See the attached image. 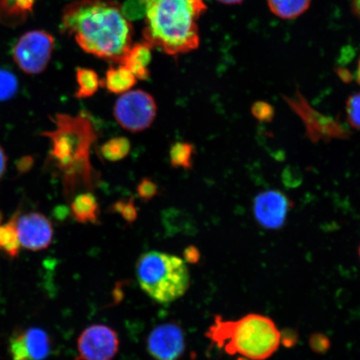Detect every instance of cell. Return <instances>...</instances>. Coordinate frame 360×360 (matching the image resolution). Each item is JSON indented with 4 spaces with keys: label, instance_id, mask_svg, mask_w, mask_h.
Returning <instances> with one entry per match:
<instances>
[{
    "label": "cell",
    "instance_id": "6da1fadb",
    "mask_svg": "<svg viewBox=\"0 0 360 360\" xmlns=\"http://www.w3.org/2000/svg\"><path fill=\"white\" fill-rule=\"evenodd\" d=\"M62 32L84 51L120 64L132 46L133 27L122 6L111 0H77L64 8Z\"/></svg>",
    "mask_w": 360,
    "mask_h": 360
},
{
    "label": "cell",
    "instance_id": "f546056e",
    "mask_svg": "<svg viewBox=\"0 0 360 360\" xmlns=\"http://www.w3.org/2000/svg\"><path fill=\"white\" fill-rule=\"evenodd\" d=\"M184 257L186 262L195 264L200 259V253L196 247L191 245L184 250Z\"/></svg>",
    "mask_w": 360,
    "mask_h": 360
},
{
    "label": "cell",
    "instance_id": "9a60e30c",
    "mask_svg": "<svg viewBox=\"0 0 360 360\" xmlns=\"http://www.w3.org/2000/svg\"><path fill=\"white\" fill-rule=\"evenodd\" d=\"M137 80L127 68L120 65L110 68L101 83L110 93L119 94L130 91Z\"/></svg>",
    "mask_w": 360,
    "mask_h": 360
},
{
    "label": "cell",
    "instance_id": "cb8c5ba5",
    "mask_svg": "<svg viewBox=\"0 0 360 360\" xmlns=\"http://www.w3.org/2000/svg\"><path fill=\"white\" fill-rule=\"evenodd\" d=\"M112 212L121 215L126 222L133 224L138 218V210L133 197L127 201L119 200L111 207Z\"/></svg>",
    "mask_w": 360,
    "mask_h": 360
},
{
    "label": "cell",
    "instance_id": "83f0119b",
    "mask_svg": "<svg viewBox=\"0 0 360 360\" xmlns=\"http://www.w3.org/2000/svg\"><path fill=\"white\" fill-rule=\"evenodd\" d=\"M252 114L256 119L263 122H268L274 118V108L269 105L268 103L259 101L254 103L252 107Z\"/></svg>",
    "mask_w": 360,
    "mask_h": 360
},
{
    "label": "cell",
    "instance_id": "603a6c76",
    "mask_svg": "<svg viewBox=\"0 0 360 360\" xmlns=\"http://www.w3.org/2000/svg\"><path fill=\"white\" fill-rule=\"evenodd\" d=\"M19 82L11 71L0 69V101L11 100L15 96Z\"/></svg>",
    "mask_w": 360,
    "mask_h": 360
},
{
    "label": "cell",
    "instance_id": "5b68a950",
    "mask_svg": "<svg viewBox=\"0 0 360 360\" xmlns=\"http://www.w3.org/2000/svg\"><path fill=\"white\" fill-rule=\"evenodd\" d=\"M136 276L141 289L160 304H169L187 292L191 283L186 262L177 256L160 251L147 252L136 264Z\"/></svg>",
    "mask_w": 360,
    "mask_h": 360
},
{
    "label": "cell",
    "instance_id": "ba28073f",
    "mask_svg": "<svg viewBox=\"0 0 360 360\" xmlns=\"http://www.w3.org/2000/svg\"><path fill=\"white\" fill-rule=\"evenodd\" d=\"M77 345L79 360H111L118 352L120 340L111 328L94 325L85 328Z\"/></svg>",
    "mask_w": 360,
    "mask_h": 360
},
{
    "label": "cell",
    "instance_id": "e575fe53",
    "mask_svg": "<svg viewBox=\"0 0 360 360\" xmlns=\"http://www.w3.org/2000/svg\"><path fill=\"white\" fill-rule=\"evenodd\" d=\"M3 220H4V216H3L1 211H0V225L2 224Z\"/></svg>",
    "mask_w": 360,
    "mask_h": 360
},
{
    "label": "cell",
    "instance_id": "f1b7e54d",
    "mask_svg": "<svg viewBox=\"0 0 360 360\" xmlns=\"http://www.w3.org/2000/svg\"><path fill=\"white\" fill-rule=\"evenodd\" d=\"M310 347L316 353H326L330 348V340L326 335L314 334L309 339Z\"/></svg>",
    "mask_w": 360,
    "mask_h": 360
},
{
    "label": "cell",
    "instance_id": "4316f807",
    "mask_svg": "<svg viewBox=\"0 0 360 360\" xmlns=\"http://www.w3.org/2000/svg\"><path fill=\"white\" fill-rule=\"evenodd\" d=\"M136 192L139 199L148 202L154 199L159 193V188L154 180L150 178H143L138 184Z\"/></svg>",
    "mask_w": 360,
    "mask_h": 360
},
{
    "label": "cell",
    "instance_id": "d6986e66",
    "mask_svg": "<svg viewBox=\"0 0 360 360\" xmlns=\"http://www.w3.org/2000/svg\"><path fill=\"white\" fill-rule=\"evenodd\" d=\"M78 89L75 97L78 98H89L98 91L101 80L96 71L84 68H79L76 72Z\"/></svg>",
    "mask_w": 360,
    "mask_h": 360
},
{
    "label": "cell",
    "instance_id": "2e32d148",
    "mask_svg": "<svg viewBox=\"0 0 360 360\" xmlns=\"http://www.w3.org/2000/svg\"><path fill=\"white\" fill-rule=\"evenodd\" d=\"M25 340L31 360H45L49 357L51 341L42 328H28L25 330Z\"/></svg>",
    "mask_w": 360,
    "mask_h": 360
},
{
    "label": "cell",
    "instance_id": "4fadbf2b",
    "mask_svg": "<svg viewBox=\"0 0 360 360\" xmlns=\"http://www.w3.org/2000/svg\"><path fill=\"white\" fill-rule=\"evenodd\" d=\"M36 0H0V22L7 26L24 24L34 13Z\"/></svg>",
    "mask_w": 360,
    "mask_h": 360
},
{
    "label": "cell",
    "instance_id": "e0dca14e",
    "mask_svg": "<svg viewBox=\"0 0 360 360\" xmlns=\"http://www.w3.org/2000/svg\"><path fill=\"white\" fill-rule=\"evenodd\" d=\"M19 214L15 213L8 223L0 225V250L13 259L20 254L21 246L16 226Z\"/></svg>",
    "mask_w": 360,
    "mask_h": 360
},
{
    "label": "cell",
    "instance_id": "52a82bcc",
    "mask_svg": "<svg viewBox=\"0 0 360 360\" xmlns=\"http://www.w3.org/2000/svg\"><path fill=\"white\" fill-rule=\"evenodd\" d=\"M157 105L151 94L141 89L124 93L115 102L114 116L129 132L139 133L150 128L155 120Z\"/></svg>",
    "mask_w": 360,
    "mask_h": 360
},
{
    "label": "cell",
    "instance_id": "836d02e7",
    "mask_svg": "<svg viewBox=\"0 0 360 360\" xmlns=\"http://www.w3.org/2000/svg\"><path fill=\"white\" fill-rule=\"evenodd\" d=\"M355 4H356V8L360 12V0H355Z\"/></svg>",
    "mask_w": 360,
    "mask_h": 360
},
{
    "label": "cell",
    "instance_id": "7a4b0ae2",
    "mask_svg": "<svg viewBox=\"0 0 360 360\" xmlns=\"http://www.w3.org/2000/svg\"><path fill=\"white\" fill-rule=\"evenodd\" d=\"M56 129L43 134L51 141V160L60 171L67 195L79 186L91 188L94 171L90 164V150L97 133L85 112L78 115L58 114L53 119Z\"/></svg>",
    "mask_w": 360,
    "mask_h": 360
},
{
    "label": "cell",
    "instance_id": "7c38bea8",
    "mask_svg": "<svg viewBox=\"0 0 360 360\" xmlns=\"http://www.w3.org/2000/svg\"><path fill=\"white\" fill-rule=\"evenodd\" d=\"M151 49L145 41L132 45L120 65L127 68L137 79L147 80L150 75L148 66L152 60Z\"/></svg>",
    "mask_w": 360,
    "mask_h": 360
},
{
    "label": "cell",
    "instance_id": "484cf974",
    "mask_svg": "<svg viewBox=\"0 0 360 360\" xmlns=\"http://www.w3.org/2000/svg\"><path fill=\"white\" fill-rule=\"evenodd\" d=\"M346 114L349 124L360 130V93L353 94L346 103Z\"/></svg>",
    "mask_w": 360,
    "mask_h": 360
},
{
    "label": "cell",
    "instance_id": "8992f818",
    "mask_svg": "<svg viewBox=\"0 0 360 360\" xmlns=\"http://www.w3.org/2000/svg\"><path fill=\"white\" fill-rule=\"evenodd\" d=\"M55 49V38L44 30L22 34L13 48L15 64L27 75H39L46 70Z\"/></svg>",
    "mask_w": 360,
    "mask_h": 360
},
{
    "label": "cell",
    "instance_id": "7402d4cb",
    "mask_svg": "<svg viewBox=\"0 0 360 360\" xmlns=\"http://www.w3.org/2000/svg\"><path fill=\"white\" fill-rule=\"evenodd\" d=\"M10 353L13 360H31L25 340V330L17 328L10 340Z\"/></svg>",
    "mask_w": 360,
    "mask_h": 360
},
{
    "label": "cell",
    "instance_id": "30bf717a",
    "mask_svg": "<svg viewBox=\"0 0 360 360\" xmlns=\"http://www.w3.org/2000/svg\"><path fill=\"white\" fill-rule=\"evenodd\" d=\"M16 226L20 245L25 249L39 251L51 245L53 229L46 216L37 212L19 214Z\"/></svg>",
    "mask_w": 360,
    "mask_h": 360
},
{
    "label": "cell",
    "instance_id": "3957f363",
    "mask_svg": "<svg viewBox=\"0 0 360 360\" xmlns=\"http://www.w3.org/2000/svg\"><path fill=\"white\" fill-rule=\"evenodd\" d=\"M207 11L204 0H148L145 42L176 56L200 45L197 22Z\"/></svg>",
    "mask_w": 360,
    "mask_h": 360
},
{
    "label": "cell",
    "instance_id": "8fae6325",
    "mask_svg": "<svg viewBox=\"0 0 360 360\" xmlns=\"http://www.w3.org/2000/svg\"><path fill=\"white\" fill-rule=\"evenodd\" d=\"M290 207V200L282 192L268 191L255 197L254 213L261 226L277 229L285 224Z\"/></svg>",
    "mask_w": 360,
    "mask_h": 360
},
{
    "label": "cell",
    "instance_id": "44dd1931",
    "mask_svg": "<svg viewBox=\"0 0 360 360\" xmlns=\"http://www.w3.org/2000/svg\"><path fill=\"white\" fill-rule=\"evenodd\" d=\"M195 148L191 143L176 142L170 148V164L174 168L191 169Z\"/></svg>",
    "mask_w": 360,
    "mask_h": 360
},
{
    "label": "cell",
    "instance_id": "ac0fdd59",
    "mask_svg": "<svg viewBox=\"0 0 360 360\" xmlns=\"http://www.w3.org/2000/svg\"><path fill=\"white\" fill-rule=\"evenodd\" d=\"M269 10L283 20H292L308 10L311 0H267Z\"/></svg>",
    "mask_w": 360,
    "mask_h": 360
},
{
    "label": "cell",
    "instance_id": "ffe728a7",
    "mask_svg": "<svg viewBox=\"0 0 360 360\" xmlns=\"http://www.w3.org/2000/svg\"><path fill=\"white\" fill-rule=\"evenodd\" d=\"M131 150V143L126 137H115L103 143L101 148V155L110 162L123 160Z\"/></svg>",
    "mask_w": 360,
    "mask_h": 360
},
{
    "label": "cell",
    "instance_id": "277c9868",
    "mask_svg": "<svg viewBox=\"0 0 360 360\" xmlns=\"http://www.w3.org/2000/svg\"><path fill=\"white\" fill-rule=\"evenodd\" d=\"M206 336L225 353L250 360L269 358L281 342V332L272 319L256 314L237 321L216 316Z\"/></svg>",
    "mask_w": 360,
    "mask_h": 360
},
{
    "label": "cell",
    "instance_id": "d6a6232c",
    "mask_svg": "<svg viewBox=\"0 0 360 360\" xmlns=\"http://www.w3.org/2000/svg\"><path fill=\"white\" fill-rule=\"evenodd\" d=\"M355 79H356L357 83L360 84V58L358 62L356 71H355Z\"/></svg>",
    "mask_w": 360,
    "mask_h": 360
},
{
    "label": "cell",
    "instance_id": "d590c367",
    "mask_svg": "<svg viewBox=\"0 0 360 360\" xmlns=\"http://www.w3.org/2000/svg\"><path fill=\"white\" fill-rule=\"evenodd\" d=\"M359 258H360V246H359Z\"/></svg>",
    "mask_w": 360,
    "mask_h": 360
},
{
    "label": "cell",
    "instance_id": "d4e9b609",
    "mask_svg": "<svg viewBox=\"0 0 360 360\" xmlns=\"http://www.w3.org/2000/svg\"><path fill=\"white\" fill-rule=\"evenodd\" d=\"M148 0H127L122 6L126 19L138 20L146 15Z\"/></svg>",
    "mask_w": 360,
    "mask_h": 360
},
{
    "label": "cell",
    "instance_id": "5bb4252c",
    "mask_svg": "<svg viewBox=\"0 0 360 360\" xmlns=\"http://www.w3.org/2000/svg\"><path fill=\"white\" fill-rule=\"evenodd\" d=\"M71 213L80 224H96L100 217V205L92 193H79L71 202Z\"/></svg>",
    "mask_w": 360,
    "mask_h": 360
},
{
    "label": "cell",
    "instance_id": "1f68e13d",
    "mask_svg": "<svg viewBox=\"0 0 360 360\" xmlns=\"http://www.w3.org/2000/svg\"><path fill=\"white\" fill-rule=\"evenodd\" d=\"M217 1L224 4H236L244 1V0H217Z\"/></svg>",
    "mask_w": 360,
    "mask_h": 360
},
{
    "label": "cell",
    "instance_id": "4dcf8cb0",
    "mask_svg": "<svg viewBox=\"0 0 360 360\" xmlns=\"http://www.w3.org/2000/svg\"><path fill=\"white\" fill-rule=\"evenodd\" d=\"M8 158L4 152V148L0 146V179L4 176L6 173L7 167Z\"/></svg>",
    "mask_w": 360,
    "mask_h": 360
},
{
    "label": "cell",
    "instance_id": "9c48e42d",
    "mask_svg": "<svg viewBox=\"0 0 360 360\" xmlns=\"http://www.w3.org/2000/svg\"><path fill=\"white\" fill-rule=\"evenodd\" d=\"M147 349L156 359H177L186 349L182 328L175 323L158 326L148 337Z\"/></svg>",
    "mask_w": 360,
    "mask_h": 360
}]
</instances>
